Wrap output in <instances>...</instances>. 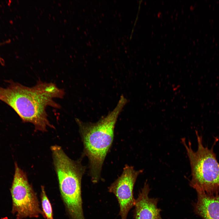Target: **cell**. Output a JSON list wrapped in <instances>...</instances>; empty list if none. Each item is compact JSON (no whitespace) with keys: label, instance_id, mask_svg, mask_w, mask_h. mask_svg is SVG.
<instances>
[{"label":"cell","instance_id":"cell-6","mask_svg":"<svg viewBox=\"0 0 219 219\" xmlns=\"http://www.w3.org/2000/svg\"><path fill=\"white\" fill-rule=\"evenodd\" d=\"M143 172V170H136L132 166L125 165L121 176L109 188V192L113 193L118 201L121 219H127L129 211L134 205V186L138 176Z\"/></svg>","mask_w":219,"mask_h":219},{"label":"cell","instance_id":"cell-4","mask_svg":"<svg viewBox=\"0 0 219 219\" xmlns=\"http://www.w3.org/2000/svg\"><path fill=\"white\" fill-rule=\"evenodd\" d=\"M198 143L196 151L191 147V143L187 144L185 138L181 139V142L185 147L188 157L191 172L190 186L196 192L206 194H219V163L213 147L217 139L216 138L213 146L209 149L204 147L202 137L196 131Z\"/></svg>","mask_w":219,"mask_h":219},{"label":"cell","instance_id":"cell-5","mask_svg":"<svg viewBox=\"0 0 219 219\" xmlns=\"http://www.w3.org/2000/svg\"><path fill=\"white\" fill-rule=\"evenodd\" d=\"M12 198V212L17 219L38 217L45 218L40 208L39 202L32 185L28 182L27 175L15 163V173L10 188Z\"/></svg>","mask_w":219,"mask_h":219},{"label":"cell","instance_id":"cell-2","mask_svg":"<svg viewBox=\"0 0 219 219\" xmlns=\"http://www.w3.org/2000/svg\"><path fill=\"white\" fill-rule=\"evenodd\" d=\"M127 102L121 95L114 109L95 123L75 120L83 143V153L88 158L89 174L94 183L100 179L103 162L113 141L116 122Z\"/></svg>","mask_w":219,"mask_h":219},{"label":"cell","instance_id":"cell-7","mask_svg":"<svg viewBox=\"0 0 219 219\" xmlns=\"http://www.w3.org/2000/svg\"><path fill=\"white\" fill-rule=\"evenodd\" d=\"M150 191L149 186L146 181L135 200V219H163L161 214V210L157 207L158 199L150 197Z\"/></svg>","mask_w":219,"mask_h":219},{"label":"cell","instance_id":"cell-8","mask_svg":"<svg viewBox=\"0 0 219 219\" xmlns=\"http://www.w3.org/2000/svg\"><path fill=\"white\" fill-rule=\"evenodd\" d=\"M196 193L197 200L193 204L195 214L203 219H219V194Z\"/></svg>","mask_w":219,"mask_h":219},{"label":"cell","instance_id":"cell-10","mask_svg":"<svg viewBox=\"0 0 219 219\" xmlns=\"http://www.w3.org/2000/svg\"><path fill=\"white\" fill-rule=\"evenodd\" d=\"M0 63L2 65L5 64V61L1 57L0 55Z\"/></svg>","mask_w":219,"mask_h":219},{"label":"cell","instance_id":"cell-9","mask_svg":"<svg viewBox=\"0 0 219 219\" xmlns=\"http://www.w3.org/2000/svg\"><path fill=\"white\" fill-rule=\"evenodd\" d=\"M40 198L42 211L46 219H53L52 207L46 194L44 187L41 186Z\"/></svg>","mask_w":219,"mask_h":219},{"label":"cell","instance_id":"cell-1","mask_svg":"<svg viewBox=\"0 0 219 219\" xmlns=\"http://www.w3.org/2000/svg\"><path fill=\"white\" fill-rule=\"evenodd\" d=\"M7 82L5 87L0 86V100L12 108L23 122L33 124L35 131L45 132L48 127L54 128L48 120L46 108L48 106L61 108L54 99L63 97V89L54 83L40 80L32 87L12 80Z\"/></svg>","mask_w":219,"mask_h":219},{"label":"cell","instance_id":"cell-3","mask_svg":"<svg viewBox=\"0 0 219 219\" xmlns=\"http://www.w3.org/2000/svg\"><path fill=\"white\" fill-rule=\"evenodd\" d=\"M53 163L61 198L70 219H85L81 196V181L85 171L80 159L74 161L64 152L55 155Z\"/></svg>","mask_w":219,"mask_h":219}]
</instances>
